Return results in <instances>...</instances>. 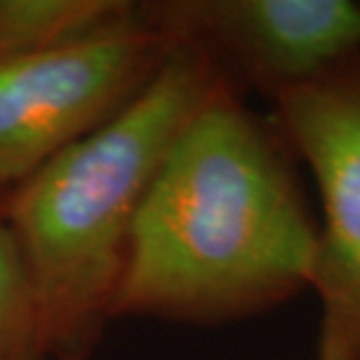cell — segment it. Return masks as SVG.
<instances>
[{"mask_svg":"<svg viewBox=\"0 0 360 360\" xmlns=\"http://www.w3.org/2000/svg\"><path fill=\"white\" fill-rule=\"evenodd\" d=\"M316 255L283 136L225 84L183 127L143 199L112 319L257 316L314 285Z\"/></svg>","mask_w":360,"mask_h":360,"instance_id":"1","label":"cell"},{"mask_svg":"<svg viewBox=\"0 0 360 360\" xmlns=\"http://www.w3.org/2000/svg\"><path fill=\"white\" fill-rule=\"evenodd\" d=\"M225 84L204 49L176 38L124 110L7 192L3 222L24 257L52 360L94 356L143 199L183 127Z\"/></svg>","mask_w":360,"mask_h":360,"instance_id":"2","label":"cell"},{"mask_svg":"<svg viewBox=\"0 0 360 360\" xmlns=\"http://www.w3.org/2000/svg\"><path fill=\"white\" fill-rule=\"evenodd\" d=\"M146 10V3H143ZM176 38L148 19L105 38L0 59V187L12 190L153 82Z\"/></svg>","mask_w":360,"mask_h":360,"instance_id":"3","label":"cell"},{"mask_svg":"<svg viewBox=\"0 0 360 360\" xmlns=\"http://www.w3.org/2000/svg\"><path fill=\"white\" fill-rule=\"evenodd\" d=\"M283 141L321 190L314 290L321 337L360 360V56L274 98Z\"/></svg>","mask_w":360,"mask_h":360,"instance_id":"4","label":"cell"},{"mask_svg":"<svg viewBox=\"0 0 360 360\" xmlns=\"http://www.w3.org/2000/svg\"><path fill=\"white\" fill-rule=\"evenodd\" d=\"M157 28L201 47L236 89L274 101L360 56V3L351 0H160Z\"/></svg>","mask_w":360,"mask_h":360,"instance_id":"5","label":"cell"},{"mask_svg":"<svg viewBox=\"0 0 360 360\" xmlns=\"http://www.w3.org/2000/svg\"><path fill=\"white\" fill-rule=\"evenodd\" d=\"M143 21V3L131 0H0V59L82 45Z\"/></svg>","mask_w":360,"mask_h":360,"instance_id":"6","label":"cell"},{"mask_svg":"<svg viewBox=\"0 0 360 360\" xmlns=\"http://www.w3.org/2000/svg\"><path fill=\"white\" fill-rule=\"evenodd\" d=\"M0 360H52L33 283L5 222H0Z\"/></svg>","mask_w":360,"mask_h":360,"instance_id":"7","label":"cell"},{"mask_svg":"<svg viewBox=\"0 0 360 360\" xmlns=\"http://www.w3.org/2000/svg\"><path fill=\"white\" fill-rule=\"evenodd\" d=\"M316 360H358L349 349H344L342 344H337L330 337H321L319 342V356Z\"/></svg>","mask_w":360,"mask_h":360,"instance_id":"8","label":"cell"},{"mask_svg":"<svg viewBox=\"0 0 360 360\" xmlns=\"http://www.w3.org/2000/svg\"><path fill=\"white\" fill-rule=\"evenodd\" d=\"M7 192H10V190H3V187H0V222H3V218H5V204H7Z\"/></svg>","mask_w":360,"mask_h":360,"instance_id":"9","label":"cell"}]
</instances>
